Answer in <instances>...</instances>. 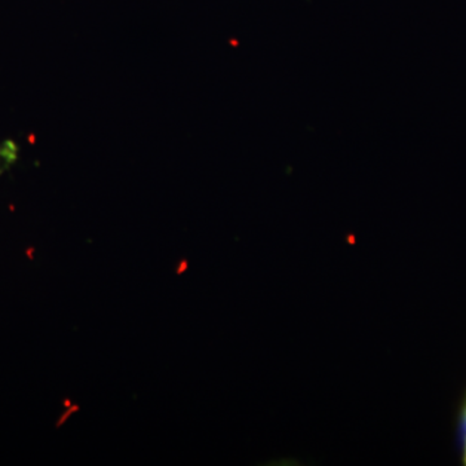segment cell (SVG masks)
I'll return each instance as SVG.
<instances>
[{
  "mask_svg": "<svg viewBox=\"0 0 466 466\" xmlns=\"http://www.w3.org/2000/svg\"><path fill=\"white\" fill-rule=\"evenodd\" d=\"M465 462H466V449H465Z\"/></svg>",
  "mask_w": 466,
  "mask_h": 466,
  "instance_id": "1",
  "label": "cell"
}]
</instances>
